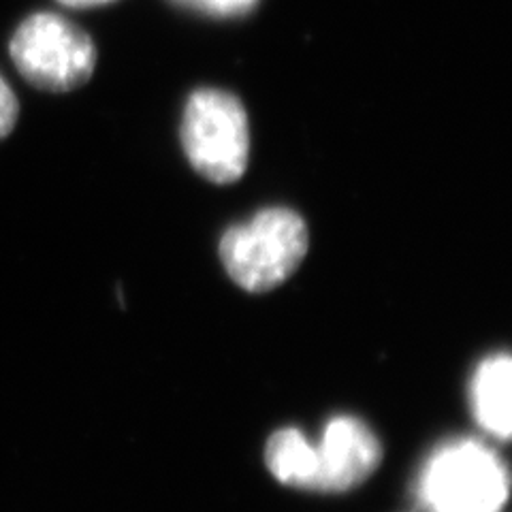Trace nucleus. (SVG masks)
<instances>
[{
	"label": "nucleus",
	"mask_w": 512,
	"mask_h": 512,
	"mask_svg": "<svg viewBox=\"0 0 512 512\" xmlns=\"http://www.w3.org/2000/svg\"><path fill=\"white\" fill-rule=\"evenodd\" d=\"M512 361L506 352L491 355L476 367L470 384V406L487 434L506 442L512 431Z\"/></svg>",
	"instance_id": "nucleus-6"
},
{
	"label": "nucleus",
	"mask_w": 512,
	"mask_h": 512,
	"mask_svg": "<svg viewBox=\"0 0 512 512\" xmlns=\"http://www.w3.org/2000/svg\"><path fill=\"white\" fill-rule=\"evenodd\" d=\"M310 248L308 224L286 207H269L220 239V261L248 293H267L291 278Z\"/></svg>",
	"instance_id": "nucleus-1"
},
{
	"label": "nucleus",
	"mask_w": 512,
	"mask_h": 512,
	"mask_svg": "<svg viewBox=\"0 0 512 512\" xmlns=\"http://www.w3.org/2000/svg\"><path fill=\"white\" fill-rule=\"evenodd\" d=\"M318 472L312 491L346 493L363 485L382 463V444L357 416L340 414L325 425L316 446Z\"/></svg>",
	"instance_id": "nucleus-5"
},
{
	"label": "nucleus",
	"mask_w": 512,
	"mask_h": 512,
	"mask_svg": "<svg viewBox=\"0 0 512 512\" xmlns=\"http://www.w3.org/2000/svg\"><path fill=\"white\" fill-rule=\"evenodd\" d=\"M508 491L502 459L476 440H455L436 448L416 485L427 512H502Z\"/></svg>",
	"instance_id": "nucleus-2"
},
{
	"label": "nucleus",
	"mask_w": 512,
	"mask_h": 512,
	"mask_svg": "<svg viewBox=\"0 0 512 512\" xmlns=\"http://www.w3.org/2000/svg\"><path fill=\"white\" fill-rule=\"evenodd\" d=\"M265 466L278 483L312 491L318 472L316 446L295 427L278 429L267 440Z\"/></svg>",
	"instance_id": "nucleus-7"
},
{
	"label": "nucleus",
	"mask_w": 512,
	"mask_h": 512,
	"mask_svg": "<svg viewBox=\"0 0 512 512\" xmlns=\"http://www.w3.org/2000/svg\"><path fill=\"white\" fill-rule=\"evenodd\" d=\"M18 118H20L18 96H15V92L7 84V79L0 75V141L13 133L15 124H18Z\"/></svg>",
	"instance_id": "nucleus-9"
},
{
	"label": "nucleus",
	"mask_w": 512,
	"mask_h": 512,
	"mask_svg": "<svg viewBox=\"0 0 512 512\" xmlns=\"http://www.w3.org/2000/svg\"><path fill=\"white\" fill-rule=\"evenodd\" d=\"M15 67L30 86L69 92L90 82L96 47L88 32L56 13H35L15 30L9 43Z\"/></svg>",
	"instance_id": "nucleus-4"
},
{
	"label": "nucleus",
	"mask_w": 512,
	"mask_h": 512,
	"mask_svg": "<svg viewBox=\"0 0 512 512\" xmlns=\"http://www.w3.org/2000/svg\"><path fill=\"white\" fill-rule=\"evenodd\" d=\"M62 5L75 7V9H84V7H94V5H103L109 3V0H60Z\"/></svg>",
	"instance_id": "nucleus-10"
},
{
	"label": "nucleus",
	"mask_w": 512,
	"mask_h": 512,
	"mask_svg": "<svg viewBox=\"0 0 512 512\" xmlns=\"http://www.w3.org/2000/svg\"><path fill=\"white\" fill-rule=\"evenodd\" d=\"M175 3L210 15H218V18H235V15L252 11L256 0H175Z\"/></svg>",
	"instance_id": "nucleus-8"
},
{
	"label": "nucleus",
	"mask_w": 512,
	"mask_h": 512,
	"mask_svg": "<svg viewBox=\"0 0 512 512\" xmlns=\"http://www.w3.org/2000/svg\"><path fill=\"white\" fill-rule=\"evenodd\" d=\"M182 143L190 165L205 180L237 182L250 156V128L242 101L222 90H197L184 109Z\"/></svg>",
	"instance_id": "nucleus-3"
}]
</instances>
